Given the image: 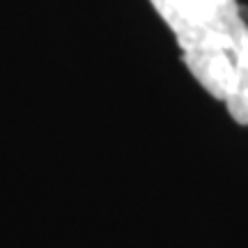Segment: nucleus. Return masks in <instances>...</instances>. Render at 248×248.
<instances>
[{
	"instance_id": "f257e3e1",
	"label": "nucleus",
	"mask_w": 248,
	"mask_h": 248,
	"mask_svg": "<svg viewBox=\"0 0 248 248\" xmlns=\"http://www.w3.org/2000/svg\"><path fill=\"white\" fill-rule=\"evenodd\" d=\"M172 30L186 69L212 97H230L248 55V23L237 0H150Z\"/></svg>"
},
{
	"instance_id": "f03ea898",
	"label": "nucleus",
	"mask_w": 248,
	"mask_h": 248,
	"mask_svg": "<svg viewBox=\"0 0 248 248\" xmlns=\"http://www.w3.org/2000/svg\"><path fill=\"white\" fill-rule=\"evenodd\" d=\"M225 106H228V113L237 124H248V55L244 67H241L237 88L225 99Z\"/></svg>"
}]
</instances>
